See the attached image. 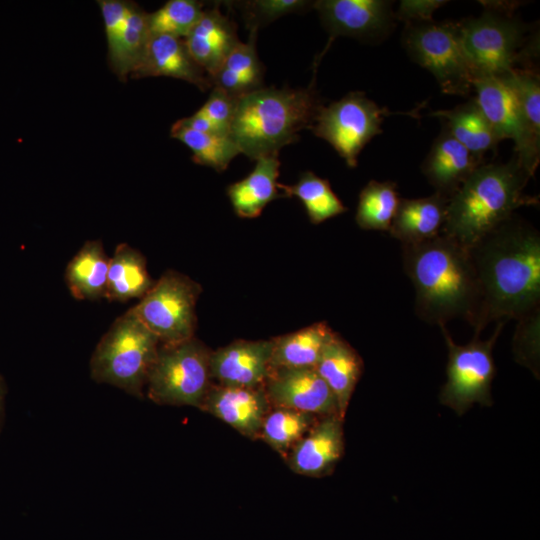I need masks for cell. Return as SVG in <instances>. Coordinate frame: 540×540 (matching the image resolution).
Instances as JSON below:
<instances>
[{
	"instance_id": "cell-7",
	"label": "cell",
	"mask_w": 540,
	"mask_h": 540,
	"mask_svg": "<svg viewBox=\"0 0 540 540\" xmlns=\"http://www.w3.org/2000/svg\"><path fill=\"white\" fill-rule=\"evenodd\" d=\"M211 350L193 337L175 344H160L149 371L148 397L160 405L200 408L212 385Z\"/></svg>"
},
{
	"instance_id": "cell-20",
	"label": "cell",
	"mask_w": 540,
	"mask_h": 540,
	"mask_svg": "<svg viewBox=\"0 0 540 540\" xmlns=\"http://www.w3.org/2000/svg\"><path fill=\"white\" fill-rule=\"evenodd\" d=\"M481 164L443 128L422 164V172L435 192L450 199Z\"/></svg>"
},
{
	"instance_id": "cell-28",
	"label": "cell",
	"mask_w": 540,
	"mask_h": 540,
	"mask_svg": "<svg viewBox=\"0 0 540 540\" xmlns=\"http://www.w3.org/2000/svg\"><path fill=\"white\" fill-rule=\"evenodd\" d=\"M154 283L142 253L126 243L119 244L109 261L105 298L119 302L141 299Z\"/></svg>"
},
{
	"instance_id": "cell-29",
	"label": "cell",
	"mask_w": 540,
	"mask_h": 540,
	"mask_svg": "<svg viewBox=\"0 0 540 540\" xmlns=\"http://www.w3.org/2000/svg\"><path fill=\"white\" fill-rule=\"evenodd\" d=\"M257 31L239 42L212 77V85L237 99L262 87L263 66L256 51Z\"/></svg>"
},
{
	"instance_id": "cell-12",
	"label": "cell",
	"mask_w": 540,
	"mask_h": 540,
	"mask_svg": "<svg viewBox=\"0 0 540 540\" xmlns=\"http://www.w3.org/2000/svg\"><path fill=\"white\" fill-rule=\"evenodd\" d=\"M263 386L274 407L322 417L339 415L335 396L315 368L270 369Z\"/></svg>"
},
{
	"instance_id": "cell-26",
	"label": "cell",
	"mask_w": 540,
	"mask_h": 540,
	"mask_svg": "<svg viewBox=\"0 0 540 540\" xmlns=\"http://www.w3.org/2000/svg\"><path fill=\"white\" fill-rule=\"evenodd\" d=\"M433 115L443 121L444 129L451 136L482 162L485 154L495 150L501 141L474 98L451 110L435 111Z\"/></svg>"
},
{
	"instance_id": "cell-34",
	"label": "cell",
	"mask_w": 540,
	"mask_h": 540,
	"mask_svg": "<svg viewBox=\"0 0 540 540\" xmlns=\"http://www.w3.org/2000/svg\"><path fill=\"white\" fill-rule=\"evenodd\" d=\"M317 421L313 414L275 407L266 415L260 437L279 454L287 457L294 445Z\"/></svg>"
},
{
	"instance_id": "cell-15",
	"label": "cell",
	"mask_w": 540,
	"mask_h": 540,
	"mask_svg": "<svg viewBox=\"0 0 540 540\" xmlns=\"http://www.w3.org/2000/svg\"><path fill=\"white\" fill-rule=\"evenodd\" d=\"M270 402L264 386L256 388L210 386L201 409L220 419L242 435L255 439L266 415Z\"/></svg>"
},
{
	"instance_id": "cell-1",
	"label": "cell",
	"mask_w": 540,
	"mask_h": 540,
	"mask_svg": "<svg viewBox=\"0 0 540 540\" xmlns=\"http://www.w3.org/2000/svg\"><path fill=\"white\" fill-rule=\"evenodd\" d=\"M477 304L470 323L475 336L491 322L520 320L540 303V235L511 217L469 248Z\"/></svg>"
},
{
	"instance_id": "cell-32",
	"label": "cell",
	"mask_w": 540,
	"mask_h": 540,
	"mask_svg": "<svg viewBox=\"0 0 540 540\" xmlns=\"http://www.w3.org/2000/svg\"><path fill=\"white\" fill-rule=\"evenodd\" d=\"M400 200L395 182L369 181L359 194L356 223L364 230L389 231Z\"/></svg>"
},
{
	"instance_id": "cell-4",
	"label": "cell",
	"mask_w": 540,
	"mask_h": 540,
	"mask_svg": "<svg viewBox=\"0 0 540 540\" xmlns=\"http://www.w3.org/2000/svg\"><path fill=\"white\" fill-rule=\"evenodd\" d=\"M313 85L308 88L261 87L237 98L230 138L242 154L256 160L279 154L310 129L322 107Z\"/></svg>"
},
{
	"instance_id": "cell-37",
	"label": "cell",
	"mask_w": 540,
	"mask_h": 540,
	"mask_svg": "<svg viewBox=\"0 0 540 540\" xmlns=\"http://www.w3.org/2000/svg\"><path fill=\"white\" fill-rule=\"evenodd\" d=\"M236 100L222 89L213 87L198 112L214 125L219 134L229 136Z\"/></svg>"
},
{
	"instance_id": "cell-11",
	"label": "cell",
	"mask_w": 540,
	"mask_h": 540,
	"mask_svg": "<svg viewBox=\"0 0 540 540\" xmlns=\"http://www.w3.org/2000/svg\"><path fill=\"white\" fill-rule=\"evenodd\" d=\"M387 108L379 107L363 92H350L328 106H322L311 130L315 136L327 141L354 168L365 145L382 133Z\"/></svg>"
},
{
	"instance_id": "cell-8",
	"label": "cell",
	"mask_w": 540,
	"mask_h": 540,
	"mask_svg": "<svg viewBox=\"0 0 540 540\" xmlns=\"http://www.w3.org/2000/svg\"><path fill=\"white\" fill-rule=\"evenodd\" d=\"M402 41L411 59L434 75L443 93L470 94L474 76L462 47L458 22L407 23Z\"/></svg>"
},
{
	"instance_id": "cell-36",
	"label": "cell",
	"mask_w": 540,
	"mask_h": 540,
	"mask_svg": "<svg viewBox=\"0 0 540 540\" xmlns=\"http://www.w3.org/2000/svg\"><path fill=\"white\" fill-rule=\"evenodd\" d=\"M312 4L304 0H254L242 2L241 6L248 29L257 31L260 26L287 14L303 11Z\"/></svg>"
},
{
	"instance_id": "cell-38",
	"label": "cell",
	"mask_w": 540,
	"mask_h": 540,
	"mask_svg": "<svg viewBox=\"0 0 540 540\" xmlns=\"http://www.w3.org/2000/svg\"><path fill=\"white\" fill-rule=\"evenodd\" d=\"M98 4L101 9L109 49L124 30L135 3L123 0H100Z\"/></svg>"
},
{
	"instance_id": "cell-18",
	"label": "cell",
	"mask_w": 540,
	"mask_h": 540,
	"mask_svg": "<svg viewBox=\"0 0 540 540\" xmlns=\"http://www.w3.org/2000/svg\"><path fill=\"white\" fill-rule=\"evenodd\" d=\"M166 76L189 82L201 91L212 85L210 78L191 57L183 39L151 34L144 57L131 77Z\"/></svg>"
},
{
	"instance_id": "cell-21",
	"label": "cell",
	"mask_w": 540,
	"mask_h": 540,
	"mask_svg": "<svg viewBox=\"0 0 540 540\" xmlns=\"http://www.w3.org/2000/svg\"><path fill=\"white\" fill-rule=\"evenodd\" d=\"M474 100L500 140L512 139L517 155L523 146L524 133L515 94L503 76L475 78Z\"/></svg>"
},
{
	"instance_id": "cell-24",
	"label": "cell",
	"mask_w": 540,
	"mask_h": 540,
	"mask_svg": "<svg viewBox=\"0 0 540 540\" xmlns=\"http://www.w3.org/2000/svg\"><path fill=\"white\" fill-rule=\"evenodd\" d=\"M279 154L256 159L254 169L242 180L228 186L227 194L237 216L256 218L265 206L282 197L278 192Z\"/></svg>"
},
{
	"instance_id": "cell-19",
	"label": "cell",
	"mask_w": 540,
	"mask_h": 540,
	"mask_svg": "<svg viewBox=\"0 0 540 540\" xmlns=\"http://www.w3.org/2000/svg\"><path fill=\"white\" fill-rule=\"evenodd\" d=\"M183 40L191 57L210 80L240 42L234 22L218 8L203 11Z\"/></svg>"
},
{
	"instance_id": "cell-3",
	"label": "cell",
	"mask_w": 540,
	"mask_h": 540,
	"mask_svg": "<svg viewBox=\"0 0 540 540\" xmlns=\"http://www.w3.org/2000/svg\"><path fill=\"white\" fill-rule=\"evenodd\" d=\"M530 178L515 156L506 163L481 164L449 199L442 234L471 248L516 209L538 203L524 193Z\"/></svg>"
},
{
	"instance_id": "cell-35",
	"label": "cell",
	"mask_w": 540,
	"mask_h": 540,
	"mask_svg": "<svg viewBox=\"0 0 540 540\" xmlns=\"http://www.w3.org/2000/svg\"><path fill=\"white\" fill-rule=\"evenodd\" d=\"M203 11L202 3L195 0H169L158 10L148 13L150 33L184 39Z\"/></svg>"
},
{
	"instance_id": "cell-10",
	"label": "cell",
	"mask_w": 540,
	"mask_h": 540,
	"mask_svg": "<svg viewBox=\"0 0 540 540\" xmlns=\"http://www.w3.org/2000/svg\"><path fill=\"white\" fill-rule=\"evenodd\" d=\"M504 324L498 322L490 339L474 336L466 345L456 344L446 326H440L448 349V363L447 380L439 400L458 415L475 403L492 405L491 384L496 373L492 350Z\"/></svg>"
},
{
	"instance_id": "cell-17",
	"label": "cell",
	"mask_w": 540,
	"mask_h": 540,
	"mask_svg": "<svg viewBox=\"0 0 540 540\" xmlns=\"http://www.w3.org/2000/svg\"><path fill=\"white\" fill-rule=\"evenodd\" d=\"M503 76L511 86L520 111L524 141L514 155L532 177L540 161V80L531 62L516 66Z\"/></svg>"
},
{
	"instance_id": "cell-6",
	"label": "cell",
	"mask_w": 540,
	"mask_h": 540,
	"mask_svg": "<svg viewBox=\"0 0 540 540\" xmlns=\"http://www.w3.org/2000/svg\"><path fill=\"white\" fill-rule=\"evenodd\" d=\"M159 346L158 338L129 309L115 319L95 347L91 378L142 398Z\"/></svg>"
},
{
	"instance_id": "cell-33",
	"label": "cell",
	"mask_w": 540,
	"mask_h": 540,
	"mask_svg": "<svg viewBox=\"0 0 540 540\" xmlns=\"http://www.w3.org/2000/svg\"><path fill=\"white\" fill-rule=\"evenodd\" d=\"M170 135L190 149L195 163L218 172L226 170L233 158L241 154L230 136L196 131L179 120L172 125Z\"/></svg>"
},
{
	"instance_id": "cell-25",
	"label": "cell",
	"mask_w": 540,
	"mask_h": 540,
	"mask_svg": "<svg viewBox=\"0 0 540 540\" xmlns=\"http://www.w3.org/2000/svg\"><path fill=\"white\" fill-rule=\"evenodd\" d=\"M334 333L326 322H317L273 338L270 369L315 368Z\"/></svg>"
},
{
	"instance_id": "cell-22",
	"label": "cell",
	"mask_w": 540,
	"mask_h": 540,
	"mask_svg": "<svg viewBox=\"0 0 540 540\" xmlns=\"http://www.w3.org/2000/svg\"><path fill=\"white\" fill-rule=\"evenodd\" d=\"M448 202L449 198L437 192L423 198H401L389 233L401 245L418 244L439 236L446 220Z\"/></svg>"
},
{
	"instance_id": "cell-14",
	"label": "cell",
	"mask_w": 540,
	"mask_h": 540,
	"mask_svg": "<svg viewBox=\"0 0 540 540\" xmlns=\"http://www.w3.org/2000/svg\"><path fill=\"white\" fill-rule=\"evenodd\" d=\"M312 6L332 36H383L395 18L390 1L319 0Z\"/></svg>"
},
{
	"instance_id": "cell-30",
	"label": "cell",
	"mask_w": 540,
	"mask_h": 540,
	"mask_svg": "<svg viewBox=\"0 0 540 540\" xmlns=\"http://www.w3.org/2000/svg\"><path fill=\"white\" fill-rule=\"evenodd\" d=\"M150 36L148 13L134 4L124 30L108 49L110 66L121 80H126L140 65Z\"/></svg>"
},
{
	"instance_id": "cell-31",
	"label": "cell",
	"mask_w": 540,
	"mask_h": 540,
	"mask_svg": "<svg viewBox=\"0 0 540 540\" xmlns=\"http://www.w3.org/2000/svg\"><path fill=\"white\" fill-rule=\"evenodd\" d=\"M282 197H297L304 205L313 224L340 215L347 208L333 192L327 179L315 175L312 171L303 172L294 185L278 183Z\"/></svg>"
},
{
	"instance_id": "cell-13",
	"label": "cell",
	"mask_w": 540,
	"mask_h": 540,
	"mask_svg": "<svg viewBox=\"0 0 540 540\" xmlns=\"http://www.w3.org/2000/svg\"><path fill=\"white\" fill-rule=\"evenodd\" d=\"M273 340H238L211 351L210 376L218 385L256 388L270 370Z\"/></svg>"
},
{
	"instance_id": "cell-16",
	"label": "cell",
	"mask_w": 540,
	"mask_h": 540,
	"mask_svg": "<svg viewBox=\"0 0 540 540\" xmlns=\"http://www.w3.org/2000/svg\"><path fill=\"white\" fill-rule=\"evenodd\" d=\"M344 453L343 419L324 416L294 445L287 455L290 469L309 477L327 476Z\"/></svg>"
},
{
	"instance_id": "cell-40",
	"label": "cell",
	"mask_w": 540,
	"mask_h": 540,
	"mask_svg": "<svg viewBox=\"0 0 540 540\" xmlns=\"http://www.w3.org/2000/svg\"><path fill=\"white\" fill-rule=\"evenodd\" d=\"M4 395H5L4 384L0 378V429H1L2 417H3Z\"/></svg>"
},
{
	"instance_id": "cell-2",
	"label": "cell",
	"mask_w": 540,
	"mask_h": 540,
	"mask_svg": "<svg viewBox=\"0 0 540 540\" xmlns=\"http://www.w3.org/2000/svg\"><path fill=\"white\" fill-rule=\"evenodd\" d=\"M404 270L415 289V313L439 326L455 318L469 324L477 304V287L469 249L439 236L402 245Z\"/></svg>"
},
{
	"instance_id": "cell-5",
	"label": "cell",
	"mask_w": 540,
	"mask_h": 540,
	"mask_svg": "<svg viewBox=\"0 0 540 540\" xmlns=\"http://www.w3.org/2000/svg\"><path fill=\"white\" fill-rule=\"evenodd\" d=\"M481 3L485 7L481 16L458 22L462 47L474 79L501 76L530 62L536 49L525 44L527 29L511 13L518 4Z\"/></svg>"
},
{
	"instance_id": "cell-9",
	"label": "cell",
	"mask_w": 540,
	"mask_h": 540,
	"mask_svg": "<svg viewBox=\"0 0 540 540\" xmlns=\"http://www.w3.org/2000/svg\"><path fill=\"white\" fill-rule=\"evenodd\" d=\"M200 293L190 277L167 270L130 310L160 344L180 343L195 337Z\"/></svg>"
},
{
	"instance_id": "cell-39",
	"label": "cell",
	"mask_w": 540,
	"mask_h": 540,
	"mask_svg": "<svg viewBox=\"0 0 540 540\" xmlns=\"http://www.w3.org/2000/svg\"><path fill=\"white\" fill-rule=\"evenodd\" d=\"M445 0H402L394 17L407 23L432 21L433 13L445 5Z\"/></svg>"
},
{
	"instance_id": "cell-23",
	"label": "cell",
	"mask_w": 540,
	"mask_h": 540,
	"mask_svg": "<svg viewBox=\"0 0 540 540\" xmlns=\"http://www.w3.org/2000/svg\"><path fill=\"white\" fill-rule=\"evenodd\" d=\"M315 369L335 396L339 415L344 419L363 371L362 358L335 332L325 346Z\"/></svg>"
},
{
	"instance_id": "cell-27",
	"label": "cell",
	"mask_w": 540,
	"mask_h": 540,
	"mask_svg": "<svg viewBox=\"0 0 540 540\" xmlns=\"http://www.w3.org/2000/svg\"><path fill=\"white\" fill-rule=\"evenodd\" d=\"M109 261L100 240L85 242L66 267L65 280L71 295L78 300L105 297Z\"/></svg>"
}]
</instances>
